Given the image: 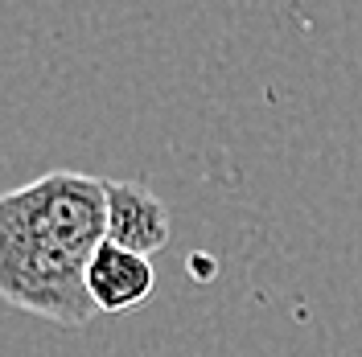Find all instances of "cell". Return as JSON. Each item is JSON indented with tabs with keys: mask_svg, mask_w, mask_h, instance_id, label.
<instances>
[{
	"mask_svg": "<svg viewBox=\"0 0 362 357\" xmlns=\"http://www.w3.org/2000/svg\"><path fill=\"white\" fill-rule=\"evenodd\" d=\"M107 238L103 181L42 173L0 193V300L62 329H87V263Z\"/></svg>",
	"mask_w": 362,
	"mask_h": 357,
	"instance_id": "cell-1",
	"label": "cell"
},
{
	"mask_svg": "<svg viewBox=\"0 0 362 357\" xmlns=\"http://www.w3.org/2000/svg\"><path fill=\"white\" fill-rule=\"evenodd\" d=\"M157 291V271L148 255L124 250L119 243H103L95 246L87 263V296L95 304V313L103 316H124L136 313L148 296Z\"/></svg>",
	"mask_w": 362,
	"mask_h": 357,
	"instance_id": "cell-2",
	"label": "cell"
},
{
	"mask_svg": "<svg viewBox=\"0 0 362 357\" xmlns=\"http://www.w3.org/2000/svg\"><path fill=\"white\" fill-rule=\"evenodd\" d=\"M103 205H107V243H119L124 250L148 259L169 246V205L140 181H103Z\"/></svg>",
	"mask_w": 362,
	"mask_h": 357,
	"instance_id": "cell-3",
	"label": "cell"
}]
</instances>
